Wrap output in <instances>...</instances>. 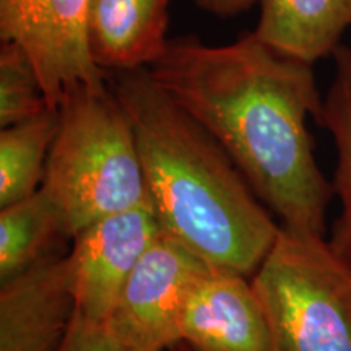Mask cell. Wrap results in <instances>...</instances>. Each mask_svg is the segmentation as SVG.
Instances as JSON below:
<instances>
[{
	"instance_id": "e0dca14e",
	"label": "cell",
	"mask_w": 351,
	"mask_h": 351,
	"mask_svg": "<svg viewBox=\"0 0 351 351\" xmlns=\"http://www.w3.org/2000/svg\"><path fill=\"white\" fill-rule=\"evenodd\" d=\"M257 0H195V3L205 12L219 19H232L243 15Z\"/></svg>"
},
{
	"instance_id": "277c9868",
	"label": "cell",
	"mask_w": 351,
	"mask_h": 351,
	"mask_svg": "<svg viewBox=\"0 0 351 351\" xmlns=\"http://www.w3.org/2000/svg\"><path fill=\"white\" fill-rule=\"evenodd\" d=\"M251 282L274 351H351V265L326 236L282 226Z\"/></svg>"
},
{
	"instance_id": "9a60e30c",
	"label": "cell",
	"mask_w": 351,
	"mask_h": 351,
	"mask_svg": "<svg viewBox=\"0 0 351 351\" xmlns=\"http://www.w3.org/2000/svg\"><path fill=\"white\" fill-rule=\"evenodd\" d=\"M49 108L32 57L20 44L0 46V125L8 127Z\"/></svg>"
},
{
	"instance_id": "8fae6325",
	"label": "cell",
	"mask_w": 351,
	"mask_h": 351,
	"mask_svg": "<svg viewBox=\"0 0 351 351\" xmlns=\"http://www.w3.org/2000/svg\"><path fill=\"white\" fill-rule=\"evenodd\" d=\"M351 26V0H261L254 34L280 54L311 64L333 56Z\"/></svg>"
},
{
	"instance_id": "7c38bea8",
	"label": "cell",
	"mask_w": 351,
	"mask_h": 351,
	"mask_svg": "<svg viewBox=\"0 0 351 351\" xmlns=\"http://www.w3.org/2000/svg\"><path fill=\"white\" fill-rule=\"evenodd\" d=\"M70 239L64 215L46 189L0 208V283L54 256Z\"/></svg>"
},
{
	"instance_id": "5bb4252c",
	"label": "cell",
	"mask_w": 351,
	"mask_h": 351,
	"mask_svg": "<svg viewBox=\"0 0 351 351\" xmlns=\"http://www.w3.org/2000/svg\"><path fill=\"white\" fill-rule=\"evenodd\" d=\"M333 60L335 73L324 99V129L330 132L337 148L332 186L340 200V215L333 223L328 244L351 265V47L340 44Z\"/></svg>"
},
{
	"instance_id": "3957f363",
	"label": "cell",
	"mask_w": 351,
	"mask_h": 351,
	"mask_svg": "<svg viewBox=\"0 0 351 351\" xmlns=\"http://www.w3.org/2000/svg\"><path fill=\"white\" fill-rule=\"evenodd\" d=\"M59 111L41 187L62 212L72 239L96 219L147 200V186L134 130L108 82L72 91Z\"/></svg>"
},
{
	"instance_id": "ba28073f",
	"label": "cell",
	"mask_w": 351,
	"mask_h": 351,
	"mask_svg": "<svg viewBox=\"0 0 351 351\" xmlns=\"http://www.w3.org/2000/svg\"><path fill=\"white\" fill-rule=\"evenodd\" d=\"M194 351H274L269 315L249 276L212 269L194 285L179 317Z\"/></svg>"
},
{
	"instance_id": "9c48e42d",
	"label": "cell",
	"mask_w": 351,
	"mask_h": 351,
	"mask_svg": "<svg viewBox=\"0 0 351 351\" xmlns=\"http://www.w3.org/2000/svg\"><path fill=\"white\" fill-rule=\"evenodd\" d=\"M67 256L54 254L0 288V351H59L75 315Z\"/></svg>"
},
{
	"instance_id": "6da1fadb",
	"label": "cell",
	"mask_w": 351,
	"mask_h": 351,
	"mask_svg": "<svg viewBox=\"0 0 351 351\" xmlns=\"http://www.w3.org/2000/svg\"><path fill=\"white\" fill-rule=\"evenodd\" d=\"M158 86L225 148L282 226L326 236L332 182L317 166L313 117L324 127L313 65L280 54L254 33L226 46L173 38L148 67Z\"/></svg>"
},
{
	"instance_id": "4fadbf2b",
	"label": "cell",
	"mask_w": 351,
	"mask_h": 351,
	"mask_svg": "<svg viewBox=\"0 0 351 351\" xmlns=\"http://www.w3.org/2000/svg\"><path fill=\"white\" fill-rule=\"evenodd\" d=\"M59 124V109L47 108L0 132V208L41 189Z\"/></svg>"
},
{
	"instance_id": "8992f818",
	"label": "cell",
	"mask_w": 351,
	"mask_h": 351,
	"mask_svg": "<svg viewBox=\"0 0 351 351\" xmlns=\"http://www.w3.org/2000/svg\"><path fill=\"white\" fill-rule=\"evenodd\" d=\"M91 0H0V39L32 57L52 109L82 86H99L108 72L91 59L86 21Z\"/></svg>"
},
{
	"instance_id": "ac0fdd59",
	"label": "cell",
	"mask_w": 351,
	"mask_h": 351,
	"mask_svg": "<svg viewBox=\"0 0 351 351\" xmlns=\"http://www.w3.org/2000/svg\"><path fill=\"white\" fill-rule=\"evenodd\" d=\"M169 351H194V350H192L189 345L182 343V341H181V343H178L176 346H173V348H171Z\"/></svg>"
},
{
	"instance_id": "2e32d148",
	"label": "cell",
	"mask_w": 351,
	"mask_h": 351,
	"mask_svg": "<svg viewBox=\"0 0 351 351\" xmlns=\"http://www.w3.org/2000/svg\"><path fill=\"white\" fill-rule=\"evenodd\" d=\"M59 351H135L114 340L104 327L86 322L80 315H73L72 324Z\"/></svg>"
},
{
	"instance_id": "7a4b0ae2",
	"label": "cell",
	"mask_w": 351,
	"mask_h": 351,
	"mask_svg": "<svg viewBox=\"0 0 351 351\" xmlns=\"http://www.w3.org/2000/svg\"><path fill=\"white\" fill-rule=\"evenodd\" d=\"M108 83L134 130L161 231L212 269L251 278L282 225L225 148L156 85L148 69L108 72Z\"/></svg>"
},
{
	"instance_id": "52a82bcc",
	"label": "cell",
	"mask_w": 351,
	"mask_h": 351,
	"mask_svg": "<svg viewBox=\"0 0 351 351\" xmlns=\"http://www.w3.org/2000/svg\"><path fill=\"white\" fill-rule=\"evenodd\" d=\"M161 232L148 199L78 231L67 256L75 314L103 327L140 258Z\"/></svg>"
},
{
	"instance_id": "5b68a950",
	"label": "cell",
	"mask_w": 351,
	"mask_h": 351,
	"mask_svg": "<svg viewBox=\"0 0 351 351\" xmlns=\"http://www.w3.org/2000/svg\"><path fill=\"white\" fill-rule=\"evenodd\" d=\"M208 263L161 231L140 258L104 330L135 351H169L181 343L179 317Z\"/></svg>"
},
{
	"instance_id": "30bf717a",
	"label": "cell",
	"mask_w": 351,
	"mask_h": 351,
	"mask_svg": "<svg viewBox=\"0 0 351 351\" xmlns=\"http://www.w3.org/2000/svg\"><path fill=\"white\" fill-rule=\"evenodd\" d=\"M169 0H91L86 39L91 59L104 72L148 69L169 39Z\"/></svg>"
}]
</instances>
